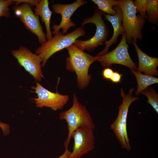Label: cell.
Here are the masks:
<instances>
[{"label":"cell","mask_w":158,"mask_h":158,"mask_svg":"<svg viewBox=\"0 0 158 158\" xmlns=\"http://www.w3.org/2000/svg\"><path fill=\"white\" fill-rule=\"evenodd\" d=\"M94 15L86 18L83 20L81 25L92 23L96 26V29L94 35L90 39L83 40L77 39L73 44L78 49L84 51H93L95 49L105 42L109 35L108 29L102 18L104 13L98 9H95Z\"/></svg>","instance_id":"5"},{"label":"cell","mask_w":158,"mask_h":158,"mask_svg":"<svg viewBox=\"0 0 158 158\" xmlns=\"http://www.w3.org/2000/svg\"><path fill=\"white\" fill-rule=\"evenodd\" d=\"M131 71L135 75L138 84V87L135 94L138 95L141 92L152 85L158 83V78L152 76L144 74L134 70Z\"/></svg>","instance_id":"17"},{"label":"cell","mask_w":158,"mask_h":158,"mask_svg":"<svg viewBox=\"0 0 158 158\" xmlns=\"http://www.w3.org/2000/svg\"><path fill=\"white\" fill-rule=\"evenodd\" d=\"M11 54L17 59L19 64L36 80H41L43 77L41 69L42 61L38 55L23 46L20 47L18 49L12 50Z\"/></svg>","instance_id":"8"},{"label":"cell","mask_w":158,"mask_h":158,"mask_svg":"<svg viewBox=\"0 0 158 158\" xmlns=\"http://www.w3.org/2000/svg\"><path fill=\"white\" fill-rule=\"evenodd\" d=\"M16 0H0V18H8L11 16L9 7L12 4H15Z\"/></svg>","instance_id":"21"},{"label":"cell","mask_w":158,"mask_h":158,"mask_svg":"<svg viewBox=\"0 0 158 158\" xmlns=\"http://www.w3.org/2000/svg\"><path fill=\"white\" fill-rule=\"evenodd\" d=\"M0 127L3 131H4L7 129L8 127V125L0 122Z\"/></svg>","instance_id":"26"},{"label":"cell","mask_w":158,"mask_h":158,"mask_svg":"<svg viewBox=\"0 0 158 158\" xmlns=\"http://www.w3.org/2000/svg\"><path fill=\"white\" fill-rule=\"evenodd\" d=\"M32 89L37 95V97L33 98V100L37 107H47L56 111L62 109L69 99L68 95L51 92L38 82L36 86L32 87Z\"/></svg>","instance_id":"10"},{"label":"cell","mask_w":158,"mask_h":158,"mask_svg":"<svg viewBox=\"0 0 158 158\" xmlns=\"http://www.w3.org/2000/svg\"><path fill=\"white\" fill-rule=\"evenodd\" d=\"M12 9L17 17L23 23L26 28L37 37L41 44L47 39L39 20V17L33 12L31 6L28 3H23L20 5H15Z\"/></svg>","instance_id":"6"},{"label":"cell","mask_w":158,"mask_h":158,"mask_svg":"<svg viewBox=\"0 0 158 158\" xmlns=\"http://www.w3.org/2000/svg\"><path fill=\"white\" fill-rule=\"evenodd\" d=\"M111 128L113 130L121 147L128 151L130 150L131 149L128 147L126 142L121 113L119 111L116 118L111 125Z\"/></svg>","instance_id":"16"},{"label":"cell","mask_w":158,"mask_h":158,"mask_svg":"<svg viewBox=\"0 0 158 158\" xmlns=\"http://www.w3.org/2000/svg\"><path fill=\"white\" fill-rule=\"evenodd\" d=\"M128 47L125 33L122 35V39L117 46L113 51L99 56L97 61L105 68L109 67L113 64H116L136 71L138 67L130 57L128 51Z\"/></svg>","instance_id":"7"},{"label":"cell","mask_w":158,"mask_h":158,"mask_svg":"<svg viewBox=\"0 0 158 158\" xmlns=\"http://www.w3.org/2000/svg\"><path fill=\"white\" fill-rule=\"evenodd\" d=\"M134 89V88H130L128 94H126L122 88L121 89V94L122 97V102L118 107V111L121 112L122 121L123 125L126 142L128 147L130 149L131 148L127 129V117L130 106L134 101L139 99L138 97H135L132 95Z\"/></svg>","instance_id":"14"},{"label":"cell","mask_w":158,"mask_h":158,"mask_svg":"<svg viewBox=\"0 0 158 158\" xmlns=\"http://www.w3.org/2000/svg\"><path fill=\"white\" fill-rule=\"evenodd\" d=\"M86 3L85 1L77 0L69 4H53L51 7L53 12L60 14L61 16V20L59 25L54 24L52 26L53 30L52 34L55 35L61 29L63 34L66 35L70 28L75 27V24L71 20V16L79 8Z\"/></svg>","instance_id":"11"},{"label":"cell","mask_w":158,"mask_h":158,"mask_svg":"<svg viewBox=\"0 0 158 158\" xmlns=\"http://www.w3.org/2000/svg\"><path fill=\"white\" fill-rule=\"evenodd\" d=\"M59 118L65 120L67 123L68 133L64 143L65 148L68 147L72 134L76 129L83 127L93 129L95 128L92 119L86 107L79 102L75 94L72 106L68 109L61 112Z\"/></svg>","instance_id":"2"},{"label":"cell","mask_w":158,"mask_h":158,"mask_svg":"<svg viewBox=\"0 0 158 158\" xmlns=\"http://www.w3.org/2000/svg\"><path fill=\"white\" fill-rule=\"evenodd\" d=\"M113 8L116 12L114 16L108 14L104 15L105 18L111 24L113 28V34L112 37L109 40L106 41L104 44L105 46L104 49L98 54L97 56H101L107 53L109 47L113 44L116 43L118 36L120 35H123L125 32L122 23V13L120 7L118 5L114 6Z\"/></svg>","instance_id":"12"},{"label":"cell","mask_w":158,"mask_h":158,"mask_svg":"<svg viewBox=\"0 0 158 158\" xmlns=\"http://www.w3.org/2000/svg\"><path fill=\"white\" fill-rule=\"evenodd\" d=\"M114 72L111 68L109 67H106L102 70V74L104 79L110 80Z\"/></svg>","instance_id":"23"},{"label":"cell","mask_w":158,"mask_h":158,"mask_svg":"<svg viewBox=\"0 0 158 158\" xmlns=\"http://www.w3.org/2000/svg\"><path fill=\"white\" fill-rule=\"evenodd\" d=\"M49 3L48 0H39L34 9L35 14L41 17L42 22L44 23L47 32L46 35L47 40L53 37L50 26L52 12L49 8Z\"/></svg>","instance_id":"15"},{"label":"cell","mask_w":158,"mask_h":158,"mask_svg":"<svg viewBox=\"0 0 158 158\" xmlns=\"http://www.w3.org/2000/svg\"><path fill=\"white\" fill-rule=\"evenodd\" d=\"M98 6V9L107 14L114 16L116 11L113 8L114 6L118 5V1L114 0H92Z\"/></svg>","instance_id":"18"},{"label":"cell","mask_w":158,"mask_h":158,"mask_svg":"<svg viewBox=\"0 0 158 158\" xmlns=\"http://www.w3.org/2000/svg\"><path fill=\"white\" fill-rule=\"evenodd\" d=\"M123 76L122 74L118 71L114 72L110 80L114 83H118L121 81V79Z\"/></svg>","instance_id":"24"},{"label":"cell","mask_w":158,"mask_h":158,"mask_svg":"<svg viewBox=\"0 0 158 158\" xmlns=\"http://www.w3.org/2000/svg\"><path fill=\"white\" fill-rule=\"evenodd\" d=\"M118 6L122 13V26L126 35V42L130 43L141 40L142 36L141 30L145 22V18L137 15L135 7L132 0L118 1Z\"/></svg>","instance_id":"4"},{"label":"cell","mask_w":158,"mask_h":158,"mask_svg":"<svg viewBox=\"0 0 158 158\" xmlns=\"http://www.w3.org/2000/svg\"><path fill=\"white\" fill-rule=\"evenodd\" d=\"M146 12L149 21L157 24L158 20V0H147Z\"/></svg>","instance_id":"19"},{"label":"cell","mask_w":158,"mask_h":158,"mask_svg":"<svg viewBox=\"0 0 158 158\" xmlns=\"http://www.w3.org/2000/svg\"><path fill=\"white\" fill-rule=\"evenodd\" d=\"M136 51L139 64L137 71L150 76L158 75L157 67L158 66V58L150 56L143 52L138 46L136 42H132Z\"/></svg>","instance_id":"13"},{"label":"cell","mask_w":158,"mask_h":158,"mask_svg":"<svg viewBox=\"0 0 158 158\" xmlns=\"http://www.w3.org/2000/svg\"><path fill=\"white\" fill-rule=\"evenodd\" d=\"M141 94L145 95L148 100L147 102L153 107L154 111L158 114V95L152 87H147L142 91Z\"/></svg>","instance_id":"20"},{"label":"cell","mask_w":158,"mask_h":158,"mask_svg":"<svg viewBox=\"0 0 158 158\" xmlns=\"http://www.w3.org/2000/svg\"><path fill=\"white\" fill-rule=\"evenodd\" d=\"M71 153V152L68 150V148H66L63 153L60 156L56 158H68Z\"/></svg>","instance_id":"25"},{"label":"cell","mask_w":158,"mask_h":158,"mask_svg":"<svg viewBox=\"0 0 158 158\" xmlns=\"http://www.w3.org/2000/svg\"><path fill=\"white\" fill-rule=\"evenodd\" d=\"M66 49L69 55L66 59V69L75 72L77 86L80 89H83L88 85L91 79V75L88 73L89 67L97 61L99 56L91 55L73 44Z\"/></svg>","instance_id":"1"},{"label":"cell","mask_w":158,"mask_h":158,"mask_svg":"<svg viewBox=\"0 0 158 158\" xmlns=\"http://www.w3.org/2000/svg\"><path fill=\"white\" fill-rule=\"evenodd\" d=\"M85 34V30L82 27L65 35L59 31L51 39L41 44L36 49L35 53L42 60V67L46 65L47 60L53 54L73 44L78 38L84 36Z\"/></svg>","instance_id":"3"},{"label":"cell","mask_w":158,"mask_h":158,"mask_svg":"<svg viewBox=\"0 0 158 158\" xmlns=\"http://www.w3.org/2000/svg\"><path fill=\"white\" fill-rule=\"evenodd\" d=\"M133 3L137 13L139 12L141 16L145 19L147 18L146 13L147 0H135Z\"/></svg>","instance_id":"22"},{"label":"cell","mask_w":158,"mask_h":158,"mask_svg":"<svg viewBox=\"0 0 158 158\" xmlns=\"http://www.w3.org/2000/svg\"><path fill=\"white\" fill-rule=\"evenodd\" d=\"M72 137L74 145L68 158H80L94 150L95 137L93 129L85 127L79 128L73 133Z\"/></svg>","instance_id":"9"}]
</instances>
